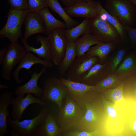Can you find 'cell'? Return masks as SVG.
<instances>
[{
	"label": "cell",
	"mask_w": 136,
	"mask_h": 136,
	"mask_svg": "<svg viewBox=\"0 0 136 136\" xmlns=\"http://www.w3.org/2000/svg\"><path fill=\"white\" fill-rule=\"evenodd\" d=\"M120 43H105L100 41L96 46L90 47L85 54L90 56L97 57L102 61Z\"/></svg>",
	"instance_id": "21"
},
{
	"label": "cell",
	"mask_w": 136,
	"mask_h": 136,
	"mask_svg": "<svg viewBox=\"0 0 136 136\" xmlns=\"http://www.w3.org/2000/svg\"><path fill=\"white\" fill-rule=\"evenodd\" d=\"M125 53V49L122 48L119 50L113 58L111 66V70L112 74L114 73L117 69L124 56Z\"/></svg>",
	"instance_id": "33"
},
{
	"label": "cell",
	"mask_w": 136,
	"mask_h": 136,
	"mask_svg": "<svg viewBox=\"0 0 136 136\" xmlns=\"http://www.w3.org/2000/svg\"><path fill=\"white\" fill-rule=\"evenodd\" d=\"M11 8L16 10L28 9L27 0H7Z\"/></svg>",
	"instance_id": "34"
},
{
	"label": "cell",
	"mask_w": 136,
	"mask_h": 136,
	"mask_svg": "<svg viewBox=\"0 0 136 136\" xmlns=\"http://www.w3.org/2000/svg\"><path fill=\"white\" fill-rule=\"evenodd\" d=\"M38 12L43 20L46 35L55 29L60 27L66 28L65 22L55 18L50 12L48 7L42 9Z\"/></svg>",
	"instance_id": "24"
},
{
	"label": "cell",
	"mask_w": 136,
	"mask_h": 136,
	"mask_svg": "<svg viewBox=\"0 0 136 136\" xmlns=\"http://www.w3.org/2000/svg\"><path fill=\"white\" fill-rule=\"evenodd\" d=\"M24 95H19L14 98L12 97L11 104L13 107L11 114V117L14 120L20 121L24 110L29 105L33 103L39 104L45 106V102L39 99L34 97L31 93Z\"/></svg>",
	"instance_id": "13"
},
{
	"label": "cell",
	"mask_w": 136,
	"mask_h": 136,
	"mask_svg": "<svg viewBox=\"0 0 136 136\" xmlns=\"http://www.w3.org/2000/svg\"><path fill=\"white\" fill-rule=\"evenodd\" d=\"M28 9L30 11L39 12L42 9L48 7L46 0H27Z\"/></svg>",
	"instance_id": "32"
},
{
	"label": "cell",
	"mask_w": 136,
	"mask_h": 136,
	"mask_svg": "<svg viewBox=\"0 0 136 136\" xmlns=\"http://www.w3.org/2000/svg\"><path fill=\"white\" fill-rule=\"evenodd\" d=\"M133 53L126 58L114 73L123 79L136 73V56Z\"/></svg>",
	"instance_id": "22"
},
{
	"label": "cell",
	"mask_w": 136,
	"mask_h": 136,
	"mask_svg": "<svg viewBox=\"0 0 136 136\" xmlns=\"http://www.w3.org/2000/svg\"><path fill=\"white\" fill-rule=\"evenodd\" d=\"M8 88V87L6 85H2V84H0V89H7Z\"/></svg>",
	"instance_id": "40"
},
{
	"label": "cell",
	"mask_w": 136,
	"mask_h": 136,
	"mask_svg": "<svg viewBox=\"0 0 136 136\" xmlns=\"http://www.w3.org/2000/svg\"><path fill=\"white\" fill-rule=\"evenodd\" d=\"M132 129L134 132L136 134V120L134 121L133 122Z\"/></svg>",
	"instance_id": "39"
},
{
	"label": "cell",
	"mask_w": 136,
	"mask_h": 136,
	"mask_svg": "<svg viewBox=\"0 0 136 136\" xmlns=\"http://www.w3.org/2000/svg\"><path fill=\"white\" fill-rule=\"evenodd\" d=\"M42 100L52 102L56 104L59 110L62 107L63 99L68 95L66 86L61 79L54 77L45 80Z\"/></svg>",
	"instance_id": "8"
},
{
	"label": "cell",
	"mask_w": 136,
	"mask_h": 136,
	"mask_svg": "<svg viewBox=\"0 0 136 136\" xmlns=\"http://www.w3.org/2000/svg\"><path fill=\"white\" fill-rule=\"evenodd\" d=\"M22 41L24 46L27 52H30L36 54L38 57L44 60L52 61V56L49 43L47 36H38L36 38L37 43L40 42L41 45L38 48L29 46L27 40L22 38Z\"/></svg>",
	"instance_id": "18"
},
{
	"label": "cell",
	"mask_w": 136,
	"mask_h": 136,
	"mask_svg": "<svg viewBox=\"0 0 136 136\" xmlns=\"http://www.w3.org/2000/svg\"><path fill=\"white\" fill-rule=\"evenodd\" d=\"M47 112V108H44L35 118L21 121L14 120L10 116L8 117L7 123L8 125L12 128L11 135L12 136H33L38 126L44 122Z\"/></svg>",
	"instance_id": "5"
},
{
	"label": "cell",
	"mask_w": 136,
	"mask_h": 136,
	"mask_svg": "<svg viewBox=\"0 0 136 136\" xmlns=\"http://www.w3.org/2000/svg\"><path fill=\"white\" fill-rule=\"evenodd\" d=\"M76 2H88L91 1H92L94 0H76Z\"/></svg>",
	"instance_id": "41"
},
{
	"label": "cell",
	"mask_w": 136,
	"mask_h": 136,
	"mask_svg": "<svg viewBox=\"0 0 136 136\" xmlns=\"http://www.w3.org/2000/svg\"><path fill=\"white\" fill-rule=\"evenodd\" d=\"M123 79L114 73L112 74L105 78L99 81L94 86L98 92H103L108 89L118 86Z\"/></svg>",
	"instance_id": "28"
},
{
	"label": "cell",
	"mask_w": 136,
	"mask_h": 136,
	"mask_svg": "<svg viewBox=\"0 0 136 136\" xmlns=\"http://www.w3.org/2000/svg\"><path fill=\"white\" fill-rule=\"evenodd\" d=\"M30 11L28 9L18 10L10 8L7 14V22L0 31L1 36L8 38L11 43L18 42V39L22 36V25Z\"/></svg>",
	"instance_id": "4"
},
{
	"label": "cell",
	"mask_w": 136,
	"mask_h": 136,
	"mask_svg": "<svg viewBox=\"0 0 136 136\" xmlns=\"http://www.w3.org/2000/svg\"><path fill=\"white\" fill-rule=\"evenodd\" d=\"M60 79L66 86L68 94L85 111L86 105L96 98L98 92L95 86L76 82L63 78Z\"/></svg>",
	"instance_id": "3"
},
{
	"label": "cell",
	"mask_w": 136,
	"mask_h": 136,
	"mask_svg": "<svg viewBox=\"0 0 136 136\" xmlns=\"http://www.w3.org/2000/svg\"><path fill=\"white\" fill-rule=\"evenodd\" d=\"M90 21V19L85 18L76 26L65 29V34L67 41L75 42L81 35L91 33Z\"/></svg>",
	"instance_id": "23"
},
{
	"label": "cell",
	"mask_w": 136,
	"mask_h": 136,
	"mask_svg": "<svg viewBox=\"0 0 136 136\" xmlns=\"http://www.w3.org/2000/svg\"><path fill=\"white\" fill-rule=\"evenodd\" d=\"M46 70V67L44 66L39 73L34 72L31 75V78L24 85L15 88L14 94L17 96L30 93L37 97H40L43 94V90L38 86V82L40 77L45 72Z\"/></svg>",
	"instance_id": "16"
},
{
	"label": "cell",
	"mask_w": 136,
	"mask_h": 136,
	"mask_svg": "<svg viewBox=\"0 0 136 136\" xmlns=\"http://www.w3.org/2000/svg\"><path fill=\"white\" fill-rule=\"evenodd\" d=\"M24 23L25 31L23 38L26 40L33 35L45 33L44 22L38 12L30 11L26 15Z\"/></svg>",
	"instance_id": "14"
},
{
	"label": "cell",
	"mask_w": 136,
	"mask_h": 136,
	"mask_svg": "<svg viewBox=\"0 0 136 136\" xmlns=\"http://www.w3.org/2000/svg\"><path fill=\"white\" fill-rule=\"evenodd\" d=\"M7 47H4L0 50V65H2L4 59L6 54Z\"/></svg>",
	"instance_id": "37"
},
{
	"label": "cell",
	"mask_w": 136,
	"mask_h": 136,
	"mask_svg": "<svg viewBox=\"0 0 136 136\" xmlns=\"http://www.w3.org/2000/svg\"><path fill=\"white\" fill-rule=\"evenodd\" d=\"M105 64L97 63L87 71L84 76L81 82L90 85L94 86L97 83L100 74Z\"/></svg>",
	"instance_id": "29"
},
{
	"label": "cell",
	"mask_w": 136,
	"mask_h": 136,
	"mask_svg": "<svg viewBox=\"0 0 136 136\" xmlns=\"http://www.w3.org/2000/svg\"><path fill=\"white\" fill-rule=\"evenodd\" d=\"M64 28L55 29L47 36L54 65L58 66L65 54L68 41L65 34Z\"/></svg>",
	"instance_id": "9"
},
{
	"label": "cell",
	"mask_w": 136,
	"mask_h": 136,
	"mask_svg": "<svg viewBox=\"0 0 136 136\" xmlns=\"http://www.w3.org/2000/svg\"><path fill=\"white\" fill-rule=\"evenodd\" d=\"M97 101L96 98L86 105L85 112L76 129L91 131L98 128L102 113Z\"/></svg>",
	"instance_id": "10"
},
{
	"label": "cell",
	"mask_w": 136,
	"mask_h": 136,
	"mask_svg": "<svg viewBox=\"0 0 136 136\" xmlns=\"http://www.w3.org/2000/svg\"><path fill=\"white\" fill-rule=\"evenodd\" d=\"M90 25L91 33L100 41L105 43L121 42V36L116 29L99 15L90 20Z\"/></svg>",
	"instance_id": "6"
},
{
	"label": "cell",
	"mask_w": 136,
	"mask_h": 136,
	"mask_svg": "<svg viewBox=\"0 0 136 136\" xmlns=\"http://www.w3.org/2000/svg\"><path fill=\"white\" fill-rule=\"evenodd\" d=\"M100 3L94 0L88 2H78L64 8L67 13L71 17L85 18L91 20L99 15Z\"/></svg>",
	"instance_id": "12"
},
{
	"label": "cell",
	"mask_w": 136,
	"mask_h": 136,
	"mask_svg": "<svg viewBox=\"0 0 136 136\" xmlns=\"http://www.w3.org/2000/svg\"><path fill=\"white\" fill-rule=\"evenodd\" d=\"M98 128L91 131L74 129L64 132L61 136H96L99 135Z\"/></svg>",
	"instance_id": "31"
},
{
	"label": "cell",
	"mask_w": 136,
	"mask_h": 136,
	"mask_svg": "<svg viewBox=\"0 0 136 136\" xmlns=\"http://www.w3.org/2000/svg\"><path fill=\"white\" fill-rule=\"evenodd\" d=\"M124 86V83L122 82L117 87L108 89L103 92L112 101L116 103L121 100L123 97Z\"/></svg>",
	"instance_id": "30"
},
{
	"label": "cell",
	"mask_w": 136,
	"mask_h": 136,
	"mask_svg": "<svg viewBox=\"0 0 136 136\" xmlns=\"http://www.w3.org/2000/svg\"><path fill=\"white\" fill-rule=\"evenodd\" d=\"M37 64H41L46 67L51 68L53 67L54 65L52 62L41 59L36 56L32 52H28L13 73V78L15 82L20 84L23 81V78L21 79L19 77V73L21 69H25L30 73V69L33 65Z\"/></svg>",
	"instance_id": "15"
},
{
	"label": "cell",
	"mask_w": 136,
	"mask_h": 136,
	"mask_svg": "<svg viewBox=\"0 0 136 136\" xmlns=\"http://www.w3.org/2000/svg\"><path fill=\"white\" fill-rule=\"evenodd\" d=\"M131 46H136V28L127 25L123 26Z\"/></svg>",
	"instance_id": "35"
},
{
	"label": "cell",
	"mask_w": 136,
	"mask_h": 136,
	"mask_svg": "<svg viewBox=\"0 0 136 136\" xmlns=\"http://www.w3.org/2000/svg\"><path fill=\"white\" fill-rule=\"evenodd\" d=\"M103 104L107 115L111 117H114L116 115V112L114 107V105L112 102L108 101L102 98Z\"/></svg>",
	"instance_id": "36"
},
{
	"label": "cell",
	"mask_w": 136,
	"mask_h": 136,
	"mask_svg": "<svg viewBox=\"0 0 136 136\" xmlns=\"http://www.w3.org/2000/svg\"><path fill=\"white\" fill-rule=\"evenodd\" d=\"M98 58L85 54L77 57L69 69L68 79L71 81L81 82L85 74L90 69L98 63Z\"/></svg>",
	"instance_id": "11"
},
{
	"label": "cell",
	"mask_w": 136,
	"mask_h": 136,
	"mask_svg": "<svg viewBox=\"0 0 136 136\" xmlns=\"http://www.w3.org/2000/svg\"><path fill=\"white\" fill-rule=\"evenodd\" d=\"M61 1L66 7L70 6L76 2V0H61Z\"/></svg>",
	"instance_id": "38"
},
{
	"label": "cell",
	"mask_w": 136,
	"mask_h": 136,
	"mask_svg": "<svg viewBox=\"0 0 136 136\" xmlns=\"http://www.w3.org/2000/svg\"><path fill=\"white\" fill-rule=\"evenodd\" d=\"M136 6V0H129Z\"/></svg>",
	"instance_id": "42"
},
{
	"label": "cell",
	"mask_w": 136,
	"mask_h": 136,
	"mask_svg": "<svg viewBox=\"0 0 136 136\" xmlns=\"http://www.w3.org/2000/svg\"><path fill=\"white\" fill-rule=\"evenodd\" d=\"M58 124L57 117L51 112L48 113L33 136H60L63 131Z\"/></svg>",
	"instance_id": "17"
},
{
	"label": "cell",
	"mask_w": 136,
	"mask_h": 136,
	"mask_svg": "<svg viewBox=\"0 0 136 136\" xmlns=\"http://www.w3.org/2000/svg\"><path fill=\"white\" fill-rule=\"evenodd\" d=\"M46 1L48 7L63 19L66 29H70L79 24L78 21L72 18L67 13L58 0H46Z\"/></svg>",
	"instance_id": "25"
},
{
	"label": "cell",
	"mask_w": 136,
	"mask_h": 136,
	"mask_svg": "<svg viewBox=\"0 0 136 136\" xmlns=\"http://www.w3.org/2000/svg\"><path fill=\"white\" fill-rule=\"evenodd\" d=\"M65 98V104L57 117L58 124L63 132L76 129L84 114L81 107L69 95Z\"/></svg>",
	"instance_id": "2"
},
{
	"label": "cell",
	"mask_w": 136,
	"mask_h": 136,
	"mask_svg": "<svg viewBox=\"0 0 136 136\" xmlns=\"http://www.w3.org/2000/svg\"><path fill=\"white\" fill-rule=\"evenodd\" d=\"M12 92L5 91L0 96V136L8 133L7 119L10 116L8 107L11 104Z\"/></svg>",
	"instance_id": "19"
},
{
	"label": "cell",
	"mask_w": 136,
	"mask_h": 136,
	"mask_svg": "<svg viewBox=\"0 0 136 136\" xmlns=\"http://www.w3.org/2000/svg\"><path fill=\"white\" fill-rule=\"evenodd\" d=\"M105 7L123 26L136 27V6L129 0H106Z\"/></svg>",
	"instance_id": "1"
},
{
	"label": "cell",
	"mask_w": 136,
	"mask_h": 136,
	"mask_svg": "<svg viewBox=\"0 0 136 136\" xmlns=\"http://www.w3.org/2000/svg\"><path fill=\"white\" fill-rule=\"evenodd\" d=\"M27 52L24 47L18 42L9 44L2 64L0 74L1 77L5 80L10 81L12 70L20 62Z\"/></svg>",
	"instance_id": "7"
},
{
	"label": "cell",
	"mask_w": 136,
	"mask_h": 136,
	"mask_svg": "<svg viewBox=\"0 0 136 136\" xmlns=\"http://www.w3.org/2000/svg\"><path fill=\"white\" fill-rule=\"evenodd\" d=\"M100 41L91 33L84 35L75 42L77 56L78 57L84 54L91 46L96 45Z\"/></svg>",
	"instance_id": "26"
},
{
	"label": "cell",
	"mask_w": 136,
	"mask_h": 136,
	"mask_svg": "<svg viewBox=\"0 0 136 136\" xmlns=\"http://www.w3.org/2000/svg\"><path fill=\"white\" fill-rule=\"evenodd\" d=\"M99 7L100 12L99 16L103 20L107 21L114 26L119 33L121 41H123L127 36L123 25L117 18L108 13L102 7L100 3Z\"/></svg>",
	"instance_id": "27"
},
{
	"label": "cell",
	"mask_w": 136,
	"mask_h": 136,
	"mask_svg": "<svg viewBox=\"0 0 136 136\" xmlns=\"http://www.w3.org/2000/svg\"><path fill=\"white\" fill-rule=\"evenodd\" d=\"M77 56V49L75 42L68 41L65 54L58 66L59 73L61 75H63L71 67Z\"/></svg>",
	"instance_id": "20"
}]
</instances>
